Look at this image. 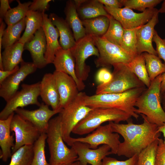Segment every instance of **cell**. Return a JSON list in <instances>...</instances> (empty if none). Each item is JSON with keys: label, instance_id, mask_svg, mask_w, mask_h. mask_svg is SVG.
Wrapping results in <instances>:
<instances>
[{"label": "cell", "instance_id": "bcb514c9", "mask_svg": "<svg viewBox=\"0 0 165 165\" xmlns=\"http://www.w3.org/2000/svg\"><path fill=\"white\" fill-rule=\"evenodd\" d=\"M105 6L113 8H121L123 5L121 0H98Z\"/></svg>", "mask_w": 165, "mask_h": 165}, {"label": "cell", "instance_id": "52a82bcc", "mask_svg": "<svg viewBox=\"0 0 165 165\" xmlns=\"http://www.w3.org/2000/svg\"><path fill=\"white\" fill-rule=\"evenodd\" d=\"M111 80L105 84H99L96 94L123 92L132 89L145 86L126 64H114Z\"/></svg>", "mask_w": 165, "mask_h": 165}, {"label": "cell", "instance_id": "681fc988", "mask_svg": "<svg viewBox=\"0 0 165 165\" xmlns=\"http://www.w3.org/2000/svg\"><path fill=\"white\" fill-rule=\"evenodd\" d=\"M162 79L160 86V90L161 94L165 90V72L162 74Z\"/></svg>", "mask_w": 165, "mask_h": 165}, {"label": "cell", "instance_id": "7bdbcfd3", "mask_svg": "<svg viewBox=\"0 0 165 165\" xmlns=\"http://www.w3.org/2000/svg\"><path fill=\"white\" fill-rule=\"evenodd\" d=\"M112 73L108 68H101L97 71L96 75V80L99 84H105L112 79Z\"/></svg>", "mask_w": 165, "mask_h": 165}, {"label": "cell", "instance_id": "7dc6e473", "mask_svg": "<svg viewBox=\"0 0 165 165\" xmlns=\"http://www.w3.org/2000/svg\"><path fill=\"white\" fill-rule=\"evenodd\" d=\"M19 66L17 65L13 69L11 70H0V84L6 79L16 72L19 69Z\"/></svg>", "mask_w": 165, "mask_h": 165}, {"label": "cell", "instance_id": "277c9868", "mask_svg": "<svg viewBox=\"0 0 165 165\" xmlns=\"http://www.w3.org/2000/svg\"><path fill=\"white\" fill-rule=\"evenodd\" d=\"M46 134L50 154V165L69 164L77 161L78 156L74 149L68 148L64 143L60 113L50 120Z\"/></svg>", "mask_w": 165, "mask_h": 165}, {"label": "cell", "instance_id": "4316f807", "mask_svg": "<svg viewBox=\"0 0 165 165\" xmlns=\"http://www.w3.org/2000/svg\"><path fill=\"white\" fill-rule=\"evenodd\" d=\"M24 45L18 41L12 45L4 49L2 53L4 70H11L24 61L22 54Z\"/></svg>", "mask_w": 165, "mask_h": 165}, {"label": "cell", "instance_id": "1f68e13d", "mask_svg": "<svg viewBox=\"0 0 165 165\" xmlns=\"http://www.w3.org/2000/svg\"><path fill=\"white\" fill-rule=\"evenodd\" d=\"M146 68L151 82L165 72V64L157 56L147 52L143 53Z\"/></svg>", "mask_w": 165, "mask_h": 165}, {"label": "cell", "instance_id": "c3c4849f", "mask_svg": "<svg viewBox=\"0 0 165 165\" xmlns=\"http://www.w3.org/2000/svg\"><path fill=\"white\" fill-rule=\"evenodd\" d=\"M0 58L2 57L1 53V49L2 45V41L3 33L6 28V24L3 21H0Z\"/></svg>", "mask_w": 165, "mask_h": 165}, {"label": "cell", "instance_id": "d4e9b609", "mask_svg": "<svg viewBox=\"0 0 165 165\" xmlns=\"http://www.w3.org/2000/svg\"><path fill=\"white\" fill-rule=\"evenodd\" d=\"M49 17L58 31L59 42L62 48L68 50L72 48L76 42L73 32L65 19L53 13H50Z\"/></svg>", "mask_w": 165, "mask_h": 165}, {"label": "cell", "instance_id": "7c38bea8", "mask_svg": "<svg viewBox=\"0 0 165 165\" xmlns=\"http://www.w3.org/2000/svg\"><path fill=\"white\" fill-rule=\"evenodd\" d=\"M119 138V134L113 132L108 123L107 124L100 126L85 137L72 138L71 141L72 145L76 141L87 143L90 148L94 149L97 148L101 145H106L110 148L112 154H117L121 143Z\"/></svg>", "mask_w": 165, "mask_h": 165}, {"label": "cell", "instance_id": "83f0119b", "mask_svg": "<svg viewBox=\"0 0 165 165\" xmlns=\"http://www.w3.org/2000/svg\"><path fill=\"white\" fill-rule=\"evenodd\" d=\"M25 21L24 32L18 41L23 44L30 40L36 32L42 27L44 21L43 13L29 10L25 17Z\"/></svg>", "mask_w": 165, "mask_h": 165}, {"label": "cell", "instance_id": "30bf717a", "mask_svg": "<svg viewBox=\"0 0 165 165\" xmlns=\"http://www.w3.org/2000/svg\"><path fill=\"white\" fill-rule=\"evenodd\" d=\"M39 85L40 82L31 84H22L21 90L6 102L0 112V119H6L18 108H23L29 105L39 107L41 105L38 100L40 96Z\"/></svg>", "mask_w": 165, "mask_h": 165}, {"label": "cell", "instance_id": "11a10c76", "mask_svg": "<svg viewBox=\"0 0 165 165\" xmlns=\"http://www.w3.org/2000/svg\"><path fill=\"white\" fill-rule=\"evenodd\" d=\"M164 39L165 40V38H164Z\"/></svg>", "mask_w": 165, "mask_h": 165}, {"label": "cell", "instance_id": "2e32d148", "mask_svg": "<svg viewBox=\"0 0 165 165\" xmlns=\"http://www.w3.org/2000/svg\"><path fill=\"white\" fill-rule=\"evenodd\" d=\"M76 152L81 165H101L103 159L107 156L112 154L110 148L103 145L96 149H92L86 143L79 141L74 142L72 146Z\"/></svg>", "mask_w": 165, "mask_h": 165}, {"label": "cell", "instance_id": "f546056e", "mask_svg": "<svg viewBox=\"0 0 165 165\" xmlns=\"http://www.w3.org/2000/svg\"><path fill=\"white\" fill-rule=\"evenodd\" d=\"M126 64L147 88L149 87L151 82L146 68L143 53L135 56L130 63Z\"/></svg>", "mask_w": 165, "mask_h": 165}, {"label": "cell", "instance_id": "9c48e42d", "mask_svg": "<svg viewBox=\"0 0 165 165\" xmlns=\"http://www.w3.org/2000/svg\"><path fill=\"white\" fill-rule=\"evenodd\" d=\"M70 50L75 60L77 76L83 82L87 79L90 70L86 61L91 56L98 57V50L92 35H89L76 41L75 45Z\"/></svg>", "mask_w": 165, "mask_h": 165}, {"label": "cell", "instance_id": "603a6c76", "mask_svg": "<svg viewBox=\"0 0 165 165\" xmlns=\"http://www.w3.org/2000/svg\"><path fill=\"white\" fill-rule=\"evenodd\" d=\"M78 16L81 20L110 15L98 0H74Z\"/></svg>", "mask_w": 165, "mask_h": 165}, {"label": "cell", "instance_id": "b9f144b4", "mask_svg": "<svg viewBox=\"0 0 165 165\" xmlns=\"http://www.w3.org/2000/svg\"><path fill=\"white\" fill-rule=\"evenodd\" d=\"M154 165H165V143L162 138L158 139Z\"/></svg>", "mask_w": 165, "mask_h": 165}, {"label": "cell", "instance_id": "ba28073f", "mask_svg": "<svg viewBox=\"0 0 165 165\" xmlns=\"http://www.w3.org/2000/svg\"><path fill=\"white\" fill-rule=\"evenodd\" d=\"M99 52L94 61L97 68H108L115 64L130 63L134 57L128 53L120 46L109 42L102 37L91 35Z\"/></svg>", "mask_w": 165, "mask_h": 165}, {"label": "cell", "instance_id": "3957f363", "mask_svg": "<svg viewBox=\"0 0 165 165\" xmlns=\"http://www.w3.org/2000/svg\"><path fill=\"white\" fill-rule=\"evenodd\" d=\"M162 79L161 74L151 81L149 87L139 97L135 105L137 113L145 115L149 122L158 127L165 122V112L161 103Z\"/></svg>", "mask_w": 165, "mask_h": 165}, {"label": "cell", "instance_id": "4dcf8cb0", "mask_svg": "<svg viewBox=\"0 0 165 165\" xmlns=\"http://www.w3.org/2000/svg\"><path fill=\"white\" fill-rule=\"evenodd\" d=\"M25 27V18L16 24L8 26L4 30L2 37V48L5 49L18 42Z\"/></svg>", "mask_w": 165, "mask_h": 165}, {"label": "cell", "instance_id": "e0dca14e", "mask_svg": "<svg viewBox=\"0 0 165 165\" xmlns=\"http://www.w3.org/2000/svg\"><path fill=\"white\" fill-rule=\"evenodd\" d=\"M60 96V108H64L74 100L79 92L74 79L66 73L56 71L53 73Z\"/></svg>", "mask_w": 165, "mask_h": 165}, {"label": "cell", "instance_id": "836d02e7", "mask_svg": "<svg viewBox=\"0 0 165 165\" xmlns=\"http://www.w3.org/2000/svg\"><path fill=\"white\" fill-rule=\"evenodd\" d=\"M109 25L105 34L102 37L109 42L120 46L124 29L120 23L112 16L109 17Z\"/></svg>", "mask_w": 165, "mask_h": 165}, {"label": "cell", "instance_id": "7402d4cb", "mask_svg": "<svg viewBox=\"0 0 165 165\" xmlns=\"http://www.w3.org/2000/svg\"><path fill=\"white\" fill-rule=\"evenodd\" d=\"M43 24L42 28L45 34L46 50L45 58L47 64L52 63L56 52L61 48L58 41V31L53 24L47 14L43 13Z\"/></svg>", "mask_w": 165, "mask_h": 165}, {"label": "cell", "instance_id": "ac0fdd59", "mask_svg": "<svg viewBox=\"0 0 165 165\" xmlns=\"http://www.w3.org/2000/svg\"><path fill=\"white\" fill-rule=\"evenodd\" d=\"M159 14L158 11L149 21L140 27L138 29L136 36L138 54L147 52L157 56L156 50L153 46L152 42L154 28L159 21Z\"/></svg>", "mask_w": 165, "mask_h": 165}, {"label": "cell", "instance_id": "60d3db41", "mask_svg": "<svg viewBox=\"0 0 165 165\" xmlns=\"http://www.w3.org/2000/svg\"><path fill=\"white\" fill-rule=\"evenodd\" d=\"M152 42L156 44V50L157 56L164 61L165 64V40L160 37L155 30L153 35Z\"/></svg>", "mask_w": 165, "mask_h": 165}, {"label": "cell", "instance_id": "5b68a950", "mask_svg": "<svg viewBox=\"0 0 165 165\" xmlns=\"http://www.w3.org/2000/svg\"><path fill=\"white\" fill-rule=\"evenodd\" d=\"M86 94L80 92L75 99L62 108L59 113L61 116V129L64 141L72 146V137L71 134L75 127L93 109L87 106L85 103Z\"/></svg>", "mask_w": 165, "mask_h": 165}, {"label": "cell", "instance_id": "484cf974", "mask_svg": "<svg viewBox=\"0 0 165 165\" xmlns=\"http://www.w3.org/2000/svg\"><path fill=\"white\" fill-rule=\"evenodd\" d=\"M64 11L65 20L73 32L76 42L86 36L85 29L78 14L74 0L67 1Z\"/></svg>", "mask_w": 165, "mask_h": 165}, {"label": "cell", "instance_id": "74e56055", "mask_svg": "<svg viewBox=\"0 0 165 165\" xmlns=\"http://www.w3.org/2000/svg\"><path fill=\"white\" fill-rule=\"evenodd\" d=\"M158 139L138 154V165H154Z\"/></svg>", "mask_w": 165, "mask_h": 165}, {"label": "cell", "instance_id": "f35d334b", "mask_svg": "<svg viewBox=\"0 0 165 165\" xmlns=\"http://www.w3.org/2000/svg\"><path fill=\"white\" fill-rule=\"evenodd\" d=\"M161 0H121L123 6L142 12L147 9L155 8Z\"/></svg>", "mask_w": 165, "mask_h": 165}, {"label": "cell", "instance_id": "e575fe53", "mask_svg": "<svg viewBox=\"0 0 165 165\" xmlns=\"http://www.w3.org/2000/svg\"><path fill=\"white\" fill-rule=\"evenodd\" d=\"M33 155V145L24 146L12 154L8 165H31Z\"/></svg>", "mask_w": 165, "mask_h": 165}, {"label": "cell", "instance_id": "7a4b0ae2", "mask_svg": "<svg viewBox=\"0 0 165 165\" xmlns=\"http://www.w3.org/2000/svg\"><path fill=\"white\" fill-rule=\"evenodd\" d=\"M146 86L132 89L123 92L86 95V105L92 109L111 108L122 111L138 119L136 112V102Z\"/></svg>", "mask_w": 165, "mask_h": 165}, {"label": "cell", "instance_id": "ffe728a7", "mask_svg": "<svg viewBox=\"0 0 165 165\" xmlns=\"http://www.w3.org/2000/svg\"><path fill=\"white\" fill-rule=\"evenodd\" d=\"M52 63L55 71L66 73L74 79L79 91L84 89L86 87L84 83L77 76L75 60L70 49L64 50L61 48L58 50Z\"/></svg>", "mask_w": 165, "mask_h": 165}, {"label": "cell", "instance_id": "db71d44e", "mask_svg": "<svg viewBox=\"0 0 165 165\" xmlns=\"http://www.w3.org/2000/svg\"><path fill=\"white\" fill-rule=\"evenodd\" d=\"M55 165H81L80 162L79 161H76L74 163L69 164H62Z\"/></svg>", "mask_w": 165, "mask_h": 165}, {"label": "cell", "instance_id": "ab89813d", "mask_svg": "<svg viewBox=\"0 0 165 165\" xmlns=\"http://www.w3.org/2000/svg\"><path fill=\"white\" fill-rule=\"evenodd\" d=\"M138 154L124 161L106 156L103 159L101 165H138Z\"/></svg>", "mask_w": 165, "mask_h": 165}, {"label": "cell", "instance_id": "8992f818", "mask_svg": "<svg viewBox=\"0 0 165 165\" xmlns=\"http://www.w3.org/2000/svg\"><path fill=\"white\" fill-rule=\"evenodd\" d=\"M131 116L122 111L111 108L93 109L74 128L72 133L83 135L93 132L104 123L128 121Z\"/></svg>", "mask_w": 165, "mask_h": 165}, {"label": "cell", "instance_id": "4fadbf2b", "mask_svg": "<svg viewBox=\"0 0 165 165\" xmlns=\"http://www.w3.org/2000/svg\"><path fill=\"white\" fill-rule=\"evenodd\" d=\"M10 127L15 137L12 154L24 146L33 145L41 134L32 124L16 114L13 117Z\"/></svg>", "mask_w": 165, "mask_h": 165}, {"label": "cell", "instance_id": "ee69618b", "mask_svg": "<svg viewBox=\"0 0 165 165\" xmlns=\"http://www.w3.org/2000/svg\"><path fill=\"white\" fill-rule=\"evenodd\" d=\"M51 0H34L29 8V10L42 13L48 10Z\"/></svg>", "mask_w": 165, "mask_h": 165}, {"label": "cell", "instance_id": "9a60e30c", "mask_svg": "<svg viewBox=\"0 0 165 165\" xmlns=\"http://www.w3.org/2000/svg\"><path fill=\"white\" fill-rule=\"evenodd\" d=\"M49 106L43 102L41 104L37 109L29 110L18 108L15 112L32 124L41 134L46 133L51 118L55 115L59 113L62 110H50Z\"/></svg>", "mask_w": 165, "mask_h": 165}, {"label": "cell", "instance_id": "d6a6232c", "mask_svg": "<svg viewBox=\"0 0 165 165\" xmlns=\"http://www.w3.org/2000/svg\"><path fill=\"white\" fill-rule=\"evenodd\" d=\"M16 1L17 6L9 9L3 19L8 26L16 24L25 18L32 3L29 1L22 3L19 0Z\"/></svg>", "mask_w": 165, "mask_h": 165}, {"label": "cell", "instance_id": "f907efd6", "mask_svg": "<svg viewBox=\"0 0 165 165\" xmlns=\"http://www.w3.org/2000/svg\"><path fill=\"white\" fill-rule=\"evenodd\" d=\"M158 131L163 134L164 138L163 142L165 143V122L162 126L158 127Z\"/></svg>", "mask_w": 165, "mask_h": 165}, {"label": "cell", "instance_id": "f1b7e54d", "mask_svg": "<svg viewBox=\"0 0 165 165\" xmlns=\"http://www.w3.org/2000/svg\"><path fill=\"white\" fill-rule=\"evenodd\" d=\"M109 17L101 16L82 20L86 35L102 37L107 32L109 26Z\"/></svg>", "mask_w": 165, "mask_h": 165}, {"label": "cell", "instance_id": "8d00e7d4", "mask_svg": "<svg viewBox=\"0 0 165 165\" xmlns=\"http://www.w3.org/2000/svg\"><path fill=\"white\" fill-rule=\"evenodd\" d=\"M139 27L131 29H124L120 45L124 51L134 57L138 55L136 33Z\"/></svg>", "mask_w": 165, "mask_h": 165}, {"label": "cell", "instance_id": "d590c367", "mask_svg": "<svg viewBox=\"0 0 165 165\" xmlns=\"http://www.w3.org/2000/svg\"><path fill=\"white\" fill-rule=\"evenodd\" d=\"M46 133H42L33 145L34 155L31 165H49L46 161L45 152Z\"/></svg>", "mask_w": 165, "mask_h": 165}, {"label": "cell", "instance_id": "44dd1931", "mask_svg": "<svg viewBox=\"0 0 165 165\" xmlns=\"http://www.w3.org/2000/svg\"><path fill=\"white\" fill-rule=\"evenodd\" d=\"M40 96L45 104L52 110H61L60 108V96L53 73H47L43 76L39 85Z\"/></svg>", "mask_w": 165, "mask_h": 165}, {"label": "cell", "instance_id": "5bb4252c", "mask_svg": "<svg viewBox=\"0 0 165 165\" xmlns=\"http://www.w3.org/2000/svg\"><path fill=\"white\" fill-rule=\"evenodd\" d=\"M37 68L33 62L21 63L19 69L0 84V96L6 102L9 101L18 91L21 82Z\"/></svg>", "mask_w": 165, "mask_h": 165}, {"label": "cell", "instance_id": "f5cc1de1", "mask_svg": "<svg viewBox=\"0 0 165 165\" xmlns=\"http://www.w3.org/2000/svg\"><path fill=\"white\" fill-rule=\"evenodd\" d=\"M158 11L159 13H165V0L163 1L161 7L158 10Z\"/></svg>", "mask_w": 165, "mask_h": 165}, {"label": "cell", "instance_id": "816d5d0a", "mask_svg": "<svg viewBox=\"0 0 165 165\" xmlns=\"http://www.w3.org/2000/svg\"><path fill=\"white\" fill-rule=\"evenodd\" d=\"M161 103L163 108L165 112V90L161 94Z\"/></svg>", "mask_w": 165, "mask_h": 165}, {"label": "cell", "instance_id": "8fae6325", "mask_svg": "<svg viewBox=\"0 0 165 165\" xmlns=\"http://www.w3.org/2000/svg\"><path fill=\"white\" fill-rule=\"evenodd\" d=\"M104 7L108 13L119 22L124 29H133L144 25L158 11L156 8H148L141 13H136L125 7L113 8L104 6Z\"/></svg>", "mask_w": 165, "mask_h": 165}, {"label": "cell", "instance_id": "d6986e66", "mask_svg": "<svg viewBox=\"0 0 165 165\" xmlns=\"http://www.w3.org/2000/svg\"><path fill=\"white\" fill-rule=\"evenodd\" d=\"M24 49L30 52L32 62L37 68H42L47 64L45 58L46 40L42 27L38 30L33 37L24 44Z\"/></svg>", "mask_w": 165, "mask_h": 165}, {"label": "cell", "instance_id": "6da1fadb", "mask_svg": "<svg viewBox=\"0 0 165 165\" xmlns=\"http://www.w3.org/2000/svg\"><path fill=\"white\" fill-rule=\"evenodd\" d=\"M141 115L143 121L140 124H134L130 119L126 124L108 122L113 132L123 139L119 145L118 156L130 158L138 154L160 136L158 126L149 122L145 115Z\"/></svg>", "mask_w": 165, "mask_h": 165}, {"label": "cell", "instance_id": "cb8c5ba5", "mask_svg": "<svg viewBox=\"0 0 165 165\" xmlns=\"http://www.w3.org/2000/svg\"><path fill=\"white\" fill-rule=\"evenodd\" d=\"M14 112L12 113L7 118L0 119V159L4 162H6L11 157L12 153L11 148L14 145V139L10 134V124Z\"/></svg>", "mask_w": 165, "mask_h": 165}, {"label": "cell", "instance_id": "f6af8a7d", "mask_svg": "<svg viewBox=\"0 0 165 165\" xmlns=\"http://www.w3.org/2000/svg\"><path fill=\"white\" fill-rule=\"evenodd\" d=\"M11 1L8 0H0V20H3L8 11L11 8L9 5Z\"/></svg>", "mask_w": 165, "mask_h": 165}]
</instances>
